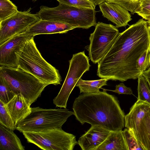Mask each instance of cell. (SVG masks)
Returning <instances> with one entry per match:
<instances>
[{"label":"cell","mask_w":150,"mask_h":150,"mask_svg":"<svg viewBox=\"0 0 150 150\" xmlns=\"http://www.w3.org/2000/svg\"><path fill=\"white\" fill-rule=\"evenodd\" d=\"M150 50V33L146 21L139 20L120 33L110 50L98 63L97 75L101 79L123 82L142 76L137 60Z\"/></svg>","instance_id":"obj_1"},{"label":"cell","mask_w":150,"mask_h":150,"mask_svg":"<svg viewBox=\"0 0 150 150\" xmlns=\"http://www.w3.org/2000/svg\"><path fill=\"white\" fill-rule=\"evenodd\" d=\"M74 115L82 125H98L110 131L122 130L125 115L117 98L105 89L96 93H83L75 99Z\"/></svg>","instance_id":"obj_2"},{"label":"cell","mask_w":150,"mask_h":150,"mask_svg":"<svg viewBox=\"0 0 150 150\" xmlns=\"http://www.w3.org/2000/svg\"><path fill=\"white\" fill-rule=\"evenodd\" d=\"M29 39L18 54L17 67L32 74L48 85L61 84L62 79L59 71L42 57L34 41Z\"/></svg>","instance_id":"obj_3"},{"label":"cell","mask_w":150,"mask_h":150,"mask_svg":"<svg viewBox=\"0 0 150 150\" xmlns=\"http://www.w3.org/2000/svg\"><path fill=\"white\" fill-rule=\"evenodd\" d=\"M96 13L94 9L59 3L52 8L42 6L36 14L41 20L65 23L75 28L88 29L96 25Z\"/></svg>","instance_id":"obj_4"},{"label":"cell","mask_w":150,"mask_h":150,"mask_svg":"<svg viewBox=\"0 0 150 150\" xmlns=\"http://www.w3.org/2000/svg\"><path fill=\"white\" fill-rule=\"evenodd\" d=\"M74 112L66 108L43 109L31 108V111L24 118L16 124V129L21 132H40L61 128Z\"/></svg>","instance_id":"obj_5"},{"label":"cell","mask_w":150,"mask_h":150,"mask_svg":"<svg viewBox=\"0 0 150 150\" xmlns=\"http://www.w3.org/2000/svg\"><path fill=\"white\" fill-rule=\"evenodd\" d=\"M0 75L16 95L21 94L31 104L41 96L45 88L48 85L18 67L0 66Z\"/></svg>","instance_id":"obj_6"},{"label":"cell","mask_w":150,"mask_h":150,"mask_svg":"<svg viewBox=\"0 0 150 150\" xmlns=\"http://www.w3.org/2000/svg\"><path fill=\"white\" fill-rule=\"evenodd\" d=\"M27 142L44 150H73L78 144L76 137L62 128L40 132H23Z\"/></svg>","instance_id":"obj_7"},{"label":"cell","mask_w":150,"mask_h":150,"mask_svg":"<svg viewBox=\"0 0 150 150\" xmlns=\"http://www.w3.org/2000/svg\"><path fill=\"white\" fill-rule=\"evenodd\" d=\"M119 32L116 26L98 22L89 37L90 43L86 47L89 57L94 64L100 62L115 43Z\"/></svg>","instance_id":"obj_8"},{"label":"cell","mask_w":150,"mask_h":150,"mask_svg":"<svg viewBox=\"0 0 150 150\" xmlns=\"http://www.w3.org/2000/svg\"><path fill=\"white\" fill-rule=\"evenodd\" d=\"M69 67L65 79L57 96L53 99L57 107L66 108L70 94L84 73L88 71L91 65L84 51L73 54L69 61Z\"/></svg>","instance_id":"obj_9"},{"label":"cell","mask_w":150,"mask_h":150,"mask_svg":"<svg viewBox=\"0 0 150 150\" xmlns=\"http://www.w3.org/2000/svg\"><path fill=\"white\" fill-rule=\"evenodd\" d=\"M31 8L19 11L0 22V45L20 34L41 20L36 13H31Z\"/></svg>","instance_id":"obj_10"},{"label":"cell","mask_w":150,"mask_h":150,"mask_svg":"<svg viewBox=\"0 0 150 150\" xmlns=\"http://www.w3.org/2000/svg\"><path fill=\"white\" fill-rule=\"evenodd\" d=\"M33 36L20 33L0 45V66L17 67L18 54Z\"/></svg>","instance_id":"obj_11"},{"label":"cell","mask_w":150,"mask_h":150,"mask_svg":"<svg viewBox=\"0 0 150 150\" xmlns=\"http://www.w3.org/2000/svg\"><path fill=\"white\" fill-rule=\"evenodd\" d=\"M99 5L103 17L117 28L125 26L132 19L129 11L117 4L105 1Z\"/></svg>","instance_id":"obj_12"},{"label":"cell","mask_w":150,"mask_h":150,"mask_svg":"<svg viewBox=\"0 0 150 150\" xmlns=\"http://www.w3.org/2000/svg\"><path fill=\"white\" fill-rule=\"evenodd\" d=\"M74 29L65 23L41 20L21 33L35 36L41 34L64 33Z\"/></svg>","instance_id":"obj_13"},{"label":"cell","mask_w":150,"mask_h":150,"mask_svg":"<svg viewBox=\"0 0 150 150\" xmlns=\"http://www.w3.org/2000/svg\"><path fill=\"white\" fill-rule=\"evenodd\" d=\"M110 131L98 125L91 127L78 139L82 150H95L106 139Z\"/></svg>","instance_id":"obj_14"},{"label":"cell","mask_w":150,"mask_h":150,"mask_svg":"<svg viewBox=\"0 0 150 150\" xmlns=\"http://www.w3.org/2000/svg\"><path fill=\"white\" fill-rule=\"evenodd\" d=\"M31 104L21 93L16 94L5 105L14 123L16 124L24 118L31 111Z\"/></svg>","instance_id":"obj_15"},{"label":"cell","mask_w":150,"mask_h":150,"mask_svg":"<svg viewBox=\"0 0 150 150\" xmlns=\"http://www.w3.org/2000/svg\"><path fill=\"white\" fill-rule=\"evenodd\" d=\"M150 105L144 101L137 100L130 108L129 112L125 116V126L137 133L141 122L148 112Z\"/></svg>","instance_id":"obj_16"},{"label":"cell","mask_w":150,"mask_h":150,"mask_svg":"<svg viewBox=\"0 0 150 150\" xmlns=\"http://www.w3.org/2000/svg\"><path fill=\"white\" fill-rule=\"evenodd\" d=\"M14 130L0 123V150H24Z\"/></svg>","instance_id":"obj_17"},{"label":"cell","mask_w":150,"mask_h":150,"mask_svg":"<svg viewBox=\"0 0 150 150\" xmlns=\"http://www.w3.org/2000/svg\"><path fill=\"white\" fill-rule=\"evenodd\" d=\"M95 150H128L122 130L110 131L105 141Z\"/></svg>","instance_id":"obj_18"},{"label":"cell","mask_w":150,"mask_h":150,"mask_svg":"<svg viewBox=\"0 0 150 150\" xmlns=\"http://www.w3.org/2000/svg\"><path fill=\"white\" fill-rule=\"evenodd\" d=\"M135 136L143 150H150V108L141 120Z\"/></svg>","instance_id":"obj_19"},{"label":"cell","mask_w":150,"mask_h":150,"mask_svg":"<svg viewBox=\"0 0 150 150\" xmlns=\"http://www.w3.org/2000/svg\"><path fill=\"white\" fill-rule=\"evenodd\" d=\"M109 80L106 79L93 80H84L80 78L77 83L75 86L79 87L80 93H96L100 91L99 89L102 86L107 85Z\"/></svg>","instance_id":"obj_20"},{"label":"cell","mask_w":150,"mask_h":150,"mask_svg":"<svg viewBox=\"0 0 150 150\" xmlns=\"http://www.w3.org/2000/svg\"><path fill=\"white\" fill-rule=\"evenodd\" d=\"M137 100H140L150 105V86L143 75L138 78Z\"/></svg>","instance_id":"obj_21"},{"label":"cell","mask_w":150,"mask_h":150,"mask_svg":"<svg viewBox=\"0 0 150 150\" xmlns=\"http://www.w3.org/2000/svg\"><path fill=\"white\" fill-rule=\"evenodd\" d=\"M17 6L10 0H0V22L16 13Z\"/></svg>","instance_id":"obj_22"},{"label":"cell","mask_w":150,"mask_h":150,"mask_svg":"<svg viewBox=\"0 0 150 150\" xmlns=\"http://www.w3.org/2000/svg\"><path fill=\"white\" fill-rule=\"evenodd\" d=\"M16 95L7 81L0 75V100L5 105Z\"/></svg>","instance_id":"obj_23"},{"label":"cell","mask_w":150,"mask_h":150,"mask_svg":"<svg viewBox=\"0 0 150 150\" xmlns=\"http://www.w3.org/2000/svg\"><path fill=\"white\" fill-rule=\"evenodd\" d=\"M122 132L128 150H143L136 138L132 129L126 128L122 130Z\"/></svg>","instance_id":"obj_24"},{"label":"cell","mask_w":150,"mask_h":150,"mask_svg":"<svg viewBox=\"0 0 150 150\" xmlns=\"http://www.w3.org/2000/svg\"><path fill=\"white\" fill-rule=\"evenodd\" d=\"M0 123L14 130L16 129V125L6 110L5 104L0 100Z\"/></svg>","instance_id":"obj_25"},{"label":"cell","mask_w":150,"mask_h":150,"mask_svg":"<svg viewBox=\"0 0 150 150\" xmlns=\"http://www.w3.org/2000/svg\"><path fill=\"white\" fill-rule=\"evenodd\" d=\"M106 1L117 4L130 11L132 14L139 8L140 0H104Z\"/></svg>","instance_id":"obj_26"},{"label":"cell","mask_w":150,"mask_h":150,"mask_svg":"<svg viewBox=\"0 0 150 150\" xmlns=\"http://www.w3.org/2000/svg\"><path fill=\"white\" fill-rule=\"evenodd\" d=\"M137 68L142 75L150 67V50L144 52L137 61Z\"/></svg>","instance_id":"obj_27"},{"label":"cell","mask_w":150,"mask_h":150,"mask_svg":"<svg viewBox=\"0 0 150 150\" xmlns=\"http://www.w3.org/2000/svg\"><path fill=\"white\" fill-rule=\"evenodd\" d=\"M135 13L148 20L150 18V0H140L139 7Z\"/></svg>","instance_id":"obj_28"},{"label":"cell","mask_w":150,"mask_h":150,"mask_svg":"<svg viewBox=\"0 0 150 150\" xmlns=\"http://www.w3.org/2000/svg\"><path fill=\"white\" fill-rule=\"evenodd\" d=\"M59 3L81 7L95 9L96 6L88 0H56Z\"/></svg>","instance_id":"obj_29"},{"label":"cell","mask_w":150,"mask_h":150,"mask_svg":"<svg viewBox=\"0 0 150 150\" xmlns=\"http://www.w3.org/2000/svg\"><path fill=\"white\" fill-rule=\"evenodd\" d=\"M111 91L117 93L118 94L132 95L133 94L131 88L130 87H127L124 83H122L116 85L115 89L114 90H111Z\"/></svg>","instance_id":"obj_30"},{"label":"cell","mask_w":150,"mask_h":150,"mask_svg":"<svg viewBox=\"0 0 150 150\" xmlns=\"http://www.w3.org/2000/svg\"><path fill=\"white\" fill-rule=\"evenodd\" d=\"M150 86V67L145 71L143 75Z\"/></svg>","instance_id":"obj_31"},{"label":"cell","mask_w":150,"mask_h":150,"mask_svg":"<svg viewBox=\"0 0 150 150\" xmlns=\"http://www.w3.org/2000/svg\"><path fill=\"white\" fill-rule=\"evenodd\" d=\"M93 3L95 6L99 5L104 2V0H88Z\"/></svg>","instance_id":"obj_32"},{"label":"cell","mask_w":150,"mask_h":150,"mask_svg":"<svg viewBox=\"0 0 150 150\" xmlns=\"http://www.w3.org/2000/svg\"><path fill=\"white\" fill-rule=\"evenodd\" d=\"M148 25H150V18L146 21Z\"/></svg>","instance_id":"obj_33"},{"label":"cell","mask_w":150,"mask_h":150,"mask_svg":"<svg viewBox=\"0 0 150 150\" xmlns=\"http://www.w3.org/2000/svg\"><path fill=\"white\" fill-rule=\"evenodd\" d=\"M33 1H35L38 0H32Z\"/></svg>","instance_id":"obj_34"},{"label":"cell","mask_w":150,"mask_h":150,"mask_svg":"<svg viewBox=\"0 0 150 150\" xmlns=\"http://www.w3.org/2000/svg\"><path fill=\"white\" fill-rule=\"evenodd\" d=\"M149 27V28H150V25H148Z\"/></svg>","instance_id":"obj_35"},{"label":"cell","mask_w":150,"mask_h":150,"mask_svg":"<svg viewBox=\"0 0 150 150\" xmlns=\"http://www.w3.org/2000/svg\"><path fill=\"white\" fill-rule=\"evenodd\" d=\"M149 28V30H150V28Z\"/></svg>","instance_id":"obj_36"},{"label":"cell","mask_w":150,"mask_h":150,"mask_svg":"<svg viewBox=\"0 0 150 150\" xmlns=\"http://www.w3.org/2000/svg\"></svg>","instance_id":"obj_37"}]
</instances>
